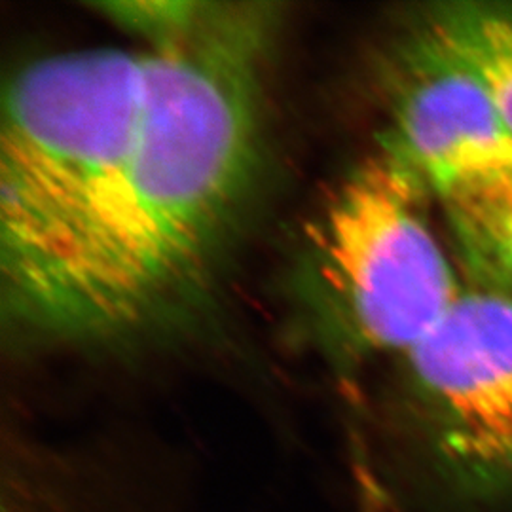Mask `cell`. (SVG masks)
Segmentation results:
<instances>
[{"label":"cell","instance_id":"obj_1","mask_svg":"<svg viewBox=\"0 0 512 512\" xmlns=\"http://www.w3.org/2000/svg\"><path fill=\"white\" fill-rule=\"evenodd\" d=\"M272 31L270 6L194 2L145 44L137 139L52 268L4 310L16 327L120 342L198 296L258 179Z\"/></svg>","mask_w":512,"mask_h":512},{"label":"cell","instance_id":"obj_2","mask_svg":"<svg viewBox=\"0 0 512 512\" xmlns=\"http://www.w3.org/2000/svg\"><path fill=\"white\" fill-rule=\"evenodd\" d=\"M145 99V50L44 55L8 78L0 120L4 310L52 268L124 164Z\"/></svg>","mask_w":512,"mask_h":512},{"label":"cell","instance_id":"obj_3","mask_svg":"<svg viewBox=\"0 0 512 512\" xmlns=\"http://www.w3.org/2000/svg\"><path fill=\"white\" fill-rule=\"evenodd\" d=\"M420 179L380 150L340 184L313 230L315 272L365 351L410 353L461 294L421 209Z\"/></svg>","mask_w":512,"mask_h":512},{"label":"cell","instance_id":"obj_4","mask_svg":"<svg viewBox=\"0 0 512 512\" xmlns=\"http://www.w3.org/2000/svg\"><path fill=\"white\" fill-rule=\"evenodd\" d=\"M404 357L423 488L456 511L511 507V298L463 289L439 327Z\"/></svg>","mask_w":512,"mask_h":512},{"label":"cell","instance_id":"obj_5","mask_svg":"<svg viewBox=\"0 0 512 512\" xmlns=\"http://www.w3.org/2000/svg\"><path fill=\"white\" fill-rule=\"evenodd\" d=\"M382 150L442 200L512 165V131L490 95L416 21L385 69Z\"/></svg>","mask_w":512,"mask_h":512},{"label":"cell","instance_id":"obj_6","mask_svg":"<svg viewBox=\"0 0 512 512\" xmlns=\"http://www.w3.org/2000/svg\"><path fill=\"white\" fill-rule=\"evenodd\" d=\"M414 21L475 76L512 131V2H439Z\"/></svg>","mask_w":512,"mask_h":512},{"label":"cell","instance_id":"obj_7","mask_svg":"<svg viewBox=\"0 0 512 512\" xmlns=\"http://www.w3.org/2000/svg\"><path fill=\"white\" fill-rule=\"evenodd\" d=\"M440 203L476 285L512 300V165L459 186Z\"/></svg>","mask_w":512,"mask_h":512}]
</instances>
